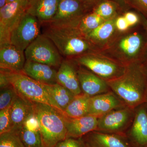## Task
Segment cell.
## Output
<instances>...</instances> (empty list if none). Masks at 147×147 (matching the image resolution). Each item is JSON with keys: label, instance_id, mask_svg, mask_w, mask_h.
Wrapping results in <instances>:
<instances>
[{"label": "cell", "instance_id": "1", "mask_svg": "<svg viewBox=\"0 0 147 147\" xmlns=\"http://www.w3.org/2000/svg\"><path fill=\"white\" fill-rule=\"evenodd\" d=\"M147 50V31L141 23L119 32L98 53L124 65L142 62Z\"/></svg>", "mask_w": 147, "mask_h": 147}, {"label": "cell", "instance_id": "2", "mask_svg": "<svg viewBox=\"0 0 147 147\" xmlns=\"http://www.w3.org/2000/svg\"><path fill=\"white\" fill-rule=\"evenodd\" d=\"M107 82L111 90L127 106L135 109L146 102L147 75L142 62L127 65L122 75Z\"/></svg>", "mask_w": 147, "mask_h": 147}, {"label": "cell", "instance_id": "3", "mask_svg": "<svg viewBox=\"0 0 147 147\" xmlns=\"http://www.w3.org/2000/svg\"><path fill=\"white\" fill-rule=\"evenodd\" d=\"M42 34L52 40L64 59H74L87 53L98 52L77 28H57L44 26Z\"/></svg>", "mask_w": 147, "mask_h": 147}, {"label": "cell", "instance_id": "4", "mask_svg": "<svg viewBox=\"0 0 147 147\" xmlns=\"http://www.w3.org/2000/svg\"><path fill=\"white\" fill-rule=\"evenodd\" d=\"M44 147H54L67 137L64 115L44 103L32 102Z\"/></svg>", "mask_w": 147, "mask_h": 147}, {"label": "cell", "instance_id": "5", "mask_svg": "<svg viewBox=\"0 0 147 147\" xmlns=\"http://www.w3.org/2000/svg\"><path fill=\"white\" fill-rule=\"evenodd\" d=\"M3 69L5 71L10 84L19 95L31 102H40L50 105L64 115L47 92L44 84L37 82L23 72Z\"/></svg>", "mask_w": 147, "mask_h": 147}, {"label": "cell", "instance_id": "6", "mask_svg": "<svg viewBox=\"0 0 147 147\" xmlns=\"http://www.w3.org/2000/svg\"><path fill=\"white\" fill-rule=\"evenodd\" d=\"M72 59L106 82L120 77L126 69V66L98 52L87 53Z\"/></svg>", "mask_w": 147, "mask_h": 147}, {"label": "cell", "instance_id": "7", "mask_svg": "<svg viewBox=\"0 0 147 147\" xmlns=\"http://www.w3.org/2000/svg\"><path fill=\"white\" fill-rule=\"evenodd\" d=\"M26 60L45 64L59 68L64 58L51 39L43 34L38 36L24 51Z\"/></svg>", "mask_w": 147, "mask_h": 147}, {"label": "cell", "instance_id": "8", "mask_svg": "<svg viewBox=\"0 0 147 147\" xmlns=\"http://www.w3.org/2000/svg\"><path fill=\"white\" fill-rule=\"evenodd\" d=\"M91 11L79 0H61L57 13L46 25L57 28H76L82 18Z\"/></svg>", "mask_w": 147, "mask_h": 147}, {"label": "cell", "instance_id": "9", "mask_svg": "<svg viewBox=\"0 0 147 147\" xmlns=\"http://www.w3.org/2000/svg\"><path fill=\"white\" fill-rule=\"evenodd\" d=\"M30 0H15L0 9V45L10 43L11 33L27 13Z\"/></svg>", "mask_w": 147, "mask_h": 147}, {"label": "cell", "instance_id": "10", "mask_svg": "<svg viewBox=\"0 0 147 147\" xmlns=\"http://www.w3.org/2000/svg\"><path fill=\"white\" fill-rule=\"evenodd\" d=\"M135 109L126 106L115 109L98 118L97 131L126 134L134 119Z\"/></svg>", "mask_w": 147, "mask_h": 147}, {"label": "cell", "instance_id": "11", "mask_svg": "<svg viewBox=\"0 0 147 147\" xmlns=\"http://www.w3.org/2000/svg\"><path fill=\"white\" fill-rule=\"evenodd\" d=\"M41 24L35 17L28 12L11 33L10 42L24 52L40 34Z\"/></svg>", "mask_w": 147, "mask_h": 147}, {"label": "cell", "instance_id": "12", "mask_svg": "<svg viewBox=\"0 0 147 147\" xmlns=\"http://www.w3.org/2000/svg\"><path fill=\"white\" fill-rule=\"evenodd\" d=\"M86 147H134L126 134L94 130L82 137Z\"/></svg>", "mask_w": 147, "mask_h": 147}, {"label": "cell", "instance_id": "13", "mask_svg": "<svg viewBox=\"0 0 147 147\" xmlns=\"http://www.w3.org/2000/svg\"><path fill=\"white\" fill-rule=\"evenodd\" d=\"M127 136L134 147L147 146V107L146 102L135 108L134 119Z\"/></svg>", "mask_w": 147, "mask_h": 147}, {"label": "cell", "instance_id": "14", "mask_svg": "<svg viewBox=\"0 0 147 147\" xmlns=\"http://www.w3.org/2000/svg\"><path fill=\"white\" fill-rule=\"evenodd\" d=\"M127 106L112 90L90 98L88 115L98 118L112 110Z\"/></svg>", "mask_w": 147, "mask_h": 147}, {"label": "cell", "instance_id": "15", "mask_svg": "<svg viewBox=\"0 0 147 147\" xmlns=\"http://www.w3.org/2000/svg\"><path fill=\"white\" fill-rule=\"evenodd\" d=\"M77 75L82 92L90 97L111 90L106 81L79 65Z\"/></svg>", "mask_w": 147, "mask_h": 147}, {"label": "cell", "instance_id": "16", "mask_svg": "<svg viewBox=\"0 0 147 147\" xmlns=\"http://www.w3.org/2000/svg\"><path fill=\"white\" fill-rule=\"evenodd\" d=\"M78 64L73 59H64L57 70V82L74 95L82 93L77 75Z\"/></svg>", "mask_w": 147, "mask_h": 147}, {"label": "cell", "instance_id": "17", "mask_svg": "<svg viewBox=\"0 0 147 147\" xmlns=\"http://www.w3.org/2000/svg\"><path fill=\"white\" fill-rule=\"evenodd\" d=\"M117 16L106 20L96 29L86 35L87 38L98 52L107 47L119 32L115 26L116 19Z\"/></svg>", "mask_w": 147, "mask_h": 147}, {"label": "cell", "instance_id": "18", "mask_svg": "<svg viewBox=\"0 0 147 147\" xmlns=\"http://www.w3.org/2000/svg\"><path fill=\"white\" fill-rule=\"evenodd\" d=\"M24 52L10 43L0 45V67L14 72H22L26 62Z\"/></svg>", "mask_w": 147, "mask_h": 147}, {"label": "cell", "instance_id": "19", "mask_svg": "<svg viewBox=\"0 0 147 147\" xmlns=\"http://www.w3.org/2000/svg\"><path fill=\"white\" fill-rule=\"evenodd\" d=\"M67 137L82 138L91 131L96 130L98 118L87 115L81 117H68L64 116Z\"/></svg>", "mask_w": 147, "mask_h": 147}, {"label": "cell", "instance_id": "20", "mask_svg": "<svg viewBox=\"0 0 147 147\" xmlns=\"http://www.w3.org/2000/svg\"><path fill=\"white\" fill-rule=\"evenodd\" d=\"M61 0H30L27 12L38 19L42 26L49 24L57 11Z\"/></svg>", "mask_w": 147, "mask_h": 147}, {"label": "cell", "instance_id": "21", "mask_svg": "<svg viewBox=\"0 0 147 147\" xmlns=\"http://www.w3.org/2000/svg\"><path fill=\"white\" fill-rule=\"evenodd\" d=\"M22 72L42 84L50 85L57 83V70L45 64L26 61Z\"/></svg>", "mask_w": 147, "mask_h": 147}, {"label": "cell", "instance_id": "22", "mask_svg": "<svg viewBox=\"0 0 147 147\" xmlns=\"http://www.w3.org/2000/svg\"><path fill=\"white\" fill-rule=\"evenodd\" d=\"M19 132L25 147H44L39 125L34 110L25 121Z\"/></svg>", "mask_w": 147, "mask_h": 147}, {"label": "cell", "instance_id": "23", "mask_svg": "<svg viewBox=\"0 0 147 147\" xmlns=\"http://www.w3.org/2000/svg\"><path fill=\"white\" fill-rule=\"evenodd\" d=\"M33 112L32 102L18 94L11 107V131H19L25 121Z\"/></svg>", "mask_w": 147, "mask_h": 147}, {"label": "cell", "instance_id": "24", "mask_svg": "<svg viewBox=\"0 0 147 147\" xmlns=\"http://www.w3.org/2000/svg\"><path fill=\"white\" fill-rule=\"evenodd\" d=\"M90 98L83 93L75 95L65 110V116L75 118L88 115Z\"/></svg>", "mask_w": 147, "mask_h": 147}, {"label": "cell", "instance_id": "25", "mask_svg": "<svg viewBox=\"0 0 147 147\" xmlns=\"http://www.w3.org/2000/svg\"><path fill=\"white\" fill-rule=\"evenodd\" d=\"M44 85L49 94L64 113L66 108L75 95L69 90L58 83Z\"/></svg>", "mask_w": 147, "mask_h": 147}, {"label": "cell", "instance_id": "26", "mask_svg": "<svg viewBox=\"0 0 147 147\" xmlns=\"http://www.w3.org/2000/svg\"><path fill=\"white\" fill-rule=\"evenodd\" d=\"M92 11L105 20L123 14L121 13L120 5L113 0H103L95 7Z\"/></svg>", "mask_w": 147, "mask_h": 147}, {"label": "cell", "instance_id": "27", "mask_svg": "<svg viewBox=\"0 0 147 147\" xmlns=\"http://www.w3.org/2000/svg\"><path fill=\"white\" fill-rule=\"evenodd\" d=\"M105 21L106 20L91 11L87 13L82 18L76 28L82 34L86 36L96 29Z\"/></svg>", "mask_w": 147, "mask_h": 147}, {"label": "cell", "instance_id": "28", "mask_svg": "<svg viewBox=\"0 0 147 147\" xmlns=\"http://www.w3.org/2000/svg\"><path fill=\"white\" fill-rule=\"evenodd\" d=\"M0 147H25L19 131H10L0 134Z\"/></svg>", "mask_w": 147, "mask_h": 147}, {"label": "cell", "instance_id": "29", "mask_svg": "<svg viewBox=\"0 0 147 147\" xmlns=\"http://www.w3.org/2000/svg\"><path fill=\"white\" fill-rule=\"evenodd\" d=\"M18 95L17 92L11 85L1 89L0 110L11 107Z\"/></svg>", "mask_w": 147, "mask_h": 147}, {"label": "cell", "instance_id": "30", "mask_svg": "<svg viewBox=\"0 0 147 147\" xmlns=\"http://www.w3.org/2000/svg\"><path fill=\"white\" fill-rule=\"evenodd\" d=\"M11 107L0 110V134L11 130Z\"/></svg>", "mask_w": 147, "mask_h": 147}, {"label": "cell", "instance_id": "31", "mask_svg": "<svg viewBox=\"0 0 147 147\" xmlns=\"http://www.w3.org/2000/svg\"><path fill=\"white\" fill-rule=\"evenodd\" d=\"M54 147H86V146L82 138L67 137Z\"/></svg>", "mask_w": 147, "mask_h": 147}, {"label": "cell", "instance_id": "32", "mask_svg": "<svg viewBox=\"0 0 147 147\" xmlns=\"http://www.w3.org/2000/svg\"><path fill=\"white\" fill-rule=\"evenodd\" d=\"M128 4L134 7L142 13V17L147 19V0H126Z\"/></svg>", "mask_w": 147, "mask_h": 147}, {"label": "cell", "instance_id": "33", "mask_svg": "<svg viewBox=\"0 0 147 147\" xmlns=\"http://www.w3.org/2000/svg\"><path fill=\"white\" fill-rule=\"evenodd\" d=\"M129 27L134 26L142 22V16L132 11H125L123 14Z\"/></svg>", "mask_w": 147, "mask_h": 147}, {"label": "cell", "instance_id": "34", "mask_svg": "<svg viewBox=\"0 0 147 147\" xmlns=\"http://www.w3.org/2000/svg\"><path fill=\"white\" fill-rule=\"evenodd\" d=\"M115 26L117 30L120 32L126 31L130 28L123 14L119 15L116 18Z\"/></svg>", "mask_w": 147, "mask_h": 147}, {"label": "cell", "instance_id": "35", "mask_svg": "<svg viewBox=\"0 0 147 147\" xmlns=\"http://www.w3.org/2000/svg\"><path fill=\"white\" fill-rule=\"evenodd\" d=\"M10 82L9 81L8 77L7 76L5 71L2 69H1L0 72V88H3L11 86Z\"/></svg>", "mask_w": 147, "mask_h": 147}, {"label": "cell", "instance_id": "36", "mask_svg": "<svg viewBox=\"0 0 147 147\" xmlns=\"http://www.w3.org/2000/svg\"><path fill=\"white\" fill-rule=\"evenodd\" d=\"M92 11L95 7L103 0H79Z\"/></svg>", "mask_w": 147, "mask_h": 147}, {"label": "cell", "instance_id": "37", "mask_svg": "<svg viewBox=\"0 0 147 147\" xmlns=\"http://www.w3.org/2000/svg\"><path fill=\"white\" fill-rule=\"evenodd\" d=\"M142 63L147 75V50Z\"/></svg>", "mask_w": 147, "mask_h": 147}, {"label": "cell", "instance_id": "38", "mask_svg": "<svg viewBox=\"0 0 147 147\" xmlns=\"http://www.w3.org/2000/svg\"><path fill=\"white\" fill-rule=\"evenodd\" d=\"M7 3V0H0V9L4 7Z\"/></svg>", "mask_w": 147, "mask_h": 147}, {"label": "cell", "instance_id": "39", "mask_svg": "<svg viewBox=\"0 0 147 147\" xmlns=\"http://www.w3.org/2000/svg\"><path fill=\"white\" fill-rule=\"evenodd\" d=\"M116 1H117V3L120 5V7H121V5L127 4L126 0H116Z\"/></svg>", "mask_w": 147, "mask_h": 147}, {"label": "cell", "instance_id": "40", "mask_svg": "<svg viewBox=\"0 0 147 147\" xmlns=\"http://www.w3.org/2000/svg\"><path fill=\"white\" fill-rule=\"evenodd\" d=\"M142 18H143V19H142V24H143L144 27L145 29H146L147 31V19H145L143 17H142Z\"/></svg>", "mask_w": 147, "mask_h": 147}, {"label": "cell", "instance_id": "41", "mask_svg": "<svg viewBox=\"0 0 147 147\" xmlns=\"http://www.w3.org/2000/svg\"><path fill=\"white\" fill-rule=\"evenodd\" d=\"M7 3H8L13 2L15 1V0H7Z\"/></svg>", "mask_w": 147, "mask_h": 147}, {"label": "cell", "instance_id": "42", "mask_svg": "<svg viewBox=\"0 0 147 147\" xmlns=\"http://www.w3.org/2000/svg\"><path fill=\"white\" fill-rule=\"evenodd\" d=\"M146 104L147 105V97H146Z\"/></svg>", "mask_w": 147, "mask_h": 147}, {"label": "cell", "instance_id": "43", "mask_svg": "<svg viewBox=\"0 0 147 147\" xmlns=\"http://www.w3.org/2000/svg\"><path fill=\"white\" fill-rule=\"evenodd\" d=\"M147 147V146H146V147Z\"/></svg>", "mask_w": 147, "mask_h": 147}]
</instances>
